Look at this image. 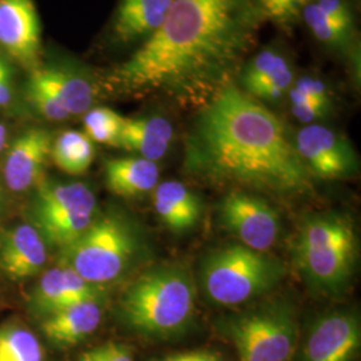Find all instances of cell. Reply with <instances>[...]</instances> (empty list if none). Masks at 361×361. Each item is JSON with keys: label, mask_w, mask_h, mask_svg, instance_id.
I'll list each match as a JSON object with an SVG mask.
<instances>
[{"label": "cell", "mask_w": 361, "mask_h": 361, "mask_svg": "<svg viewBox=\"0 0 361 361\" xmlns=\"http://www.w3.org/2000/svg\"><path fill=\"white\" fill-rule=\"evenodd\" d=\"M27 219L46 245L59 252L89 229L98 216L97 198L82 182L58 183L43 180L34 188Z\"/></svg>", "instance_id": "ba28073f"}, {"label": "cell", "mask_w": 361, "mask_h": 361, "mask_svg": "<svg viewBox=\"0 0 361 361\" xmlns=\"http://www.w3.org/2000/svg\"><path fill=\"white\" fill-rule=\"evenodd\" d=\"M94 145L85 133L65 131L51 146L54 164L68 174H83L94 161Z\"/></svg>", "instance_id": "7402d4cb"}, {"label": "cell", "mask_w": 361, "mask_h": 361, "mask_svg": "<svg viewBox=\"0 0 361 361\" xmlns=\"http://www.w3.org/2000/svg\"><path fill=\"white\" fill-rule=\"evenodd\" d=\"M30 304L32 312L43 319L68 305H73L67 295L62 267L52 268L40 277L31 293Z\"/></svg>", "instance_id": "603a6c76"}, {"label": "cell", "mask_w": 361, "mask_h": 361, "mask_svg": "<svg viewBox=\"0 0 361 361\" xmlns=\"http://www.w3.org/2000/svg\"><path fill=\"white\" fill-rule=\"evenodd\" d=\"M285 265L268 252L232 244L210 252L201 265V288L219 307H237L264 296L284 279Z\"/></svg>", "instance_id": "8992f818"}, {"label": "cell", "mask_w": 361, "mask_h": 361, "mask_svg": "<svg viewBox=\"0 0 361 361\" xmlns=\"http://www.w3.org/2000/svg\"><path fill=\"white\" fill-rule=\"evenodd\" d=\"M0 361H44V352L26 326L7 324L0 328Z\"/></svg>", "instance_id": "cb8c5ba5"}, {"label": "cell", "mask_w": 361, "mask_h": 361, "mask_svg": "<svg viewBox=\"0 0 361 361\" xmlns=\"http://www.w3.org/2000/svg\"><path fill=\"white\" fill-rule=\"evenodd\" d=\"M80 361H134L131 352L116 343H106L101 347L85 352Z\"/></svg>", "instance_id": "4dcf8cb0"}, {"label": "cell", "mask_w": 361, "mask_h": 361, "mask_svg": "<svg viewBox=\"0 0 361 361\" xmlns=\"http://www.w3.org/2000/svg\"><path fill=\"white\" fill-rule=\"evenodd\" d=\"M197 288L183 262L158 264L138 276L119 298V313L130 329L150 338L180 335L193 322Z\"/></svg>", "instance_id": "3957f363"}, {"label": "cell", "mask_w": 361, "mask_h": 361, "mask_svg": "<svg viewBox=\"0 0 361 361\" xmlns=\"http://www.w3.org/2000/svg\"><path fill=\"white\" fill-rule=\"evenodd\" d=\"M101 300L82 301L42 320V332L56 347L68 348L83 341L99 326L104 310Z\"/></svg>", "instance_id": "2e32d148"}, {"label": "cell", "mask_w": 361, "mask_h": 361, "mask_svg": "<svg viewBox=\"0 0 361 361\" xmlns=\"http://www.w3.org/2000/svg\"><path fill=\"white\" fill-rule=\"evenodd\" d=\"M360 344L359 314L355 310H332L310 326L300 361H355Z\"/></svg>", "instance_id": "8fae6325"}, {"label": "cell", "mask_w": 361, "mask_h": 361, "mask_svg": "<svg viewBox=\"0 0 361 361\" xmlns=\"http://www.w3.org/2000/svg\"><path fill=\"white\" fill-rule=\"evenodd\" d=\"M332 104H320V102H300V104H292V114L296 119L302 123L312 125L314 121H319L324 116H328L331 111Z\"/></svg>", "instance_id": "1f68e13d"}, {"label": "cell", "mask_w": 361, "mask_h": 361, "mask_svg": "<svg viewBox=\"0 0 361 361\" xmlns=\"http://www.w3.org/2000/svg\"><path fill=\"white\" fill-rule=\"evenodd\" d=\"M13 98V74L7 62L0 58V107L8 104Z\"/></svg>", "instance_id": "d6a6232c"}, {"label": "cell", "mask_w": 361, "mask_h": 361, "mask_svg": "<svg viewBox=\"0 0 361 361\" xmlns=\"http://www.w3.org/2000/svg\"><path fill=\"white\" fill-rule=\"evenodd\" d=\"M222 332L238 361H292L298 347L296 310L281 298L225 319Z\"/></svg>", "instance_id": "52a82bcc"}, {"label": "cell", "mask_w": 361, "mask_h": 361, "mask_svg": "<svg viewBox=\"0 0 361 361\" xmlns=\"http://www.w3.org/2000/svg\"><path fill=\"white\" fill-rule=\"evenodd\" d=\"M297 271L312 290L326 297L348 292L359 259L353 221L337 212L313 213L302 219L293 244Z\"/></svg>", "instance_id": "277c9868"}, {"label": "cell", "mask_w": 361, "mask_h": 361, "mask_svg": "<svg viewBox=\"0 0 361 361\" xmlns=\"http://www.w3.org/2000/svg\"><path fill=\"white\" fill-rule=\"evenodd\" d=\"M314 4L322 13L337 26L355 31L353 13L345 0H314Z\"/></svg>", "instance_id": "f546056e"}, {"label": "cell", "mask_w": 361, "mask_h": 361, "mask_svg": "<svg viewBox=\"0 0 361 361\" xmlns=\"http://www.w3.org/2000/svg\"><path fill=\"white\" fill-rule=\"evenodd\" d=\"M123 119V116L107 107L90 109L83 118L85 134L92 142L116 146Z\"/></svg>", "instance_id": "484cf974"}, {"label": "cell", "mask_w": 361, "mask_h": 361, "mask_svg": "<svg viewBox=\"0 0 361 361\" xmlns=\"http://www.w3.org/2000/svg\"><path fill=\"white\" fill-rule=\"evenodd\" d=\"M183 170L234 190L281 198L314 193L288 126L234 83L200 107L185 137Z\"/></svg>", "instance_id": "7a4b0ae2"}, {"label": "cell", "mask_w": 361, "mask_h": 361, "mask_svg": "<svg viewBox=\"0 0 361 361\" xmlns=\"http://www.w3.org/2000/svg\"><path fill=\"white\" fill-rule=\"evenodd\" d=\"M30 82L49 91L70 116L86 114L95 99V89L89 78L65 67L35 68Z\"/></svg>", "instance_id": "e0dca14e"}, {"label": "cell", "mask_w": 361, "mask_h": 361, "mask_svg": "<svg viewBox=\"0 0 361 361\" xmlns=\"http://www.w3.org/2000/svg\"><path fill=\"white\" fill-rule=\"evenodd\" d=\"M301 18L310 27L314 38L320 40L328 49L345 54L350 50L355 31L337 26L317 8L314 1L304 8Z\"/></svg>", "instance_id": "d4e9b609"}, {"label": "cell", "mask_w": 361, "mask_h": 361, "mask_svg": "<svg viewBox=\"0 0 361 361\" xmlns=\"http://www.w3.org/2000/svg\"><path fill=\"white\" fill-rule=\"evenodd\" d=\"M241 89L258 101L276 102L295 83V71L284 52L267 47L246 59L240 74Z\"/></svg>", "instance_id": "5bb4252c"}, {"label": "cell", "mask_w": 361, "mask_h": 361, "mask_svg": "<svg viewBox=\"0 0 361 361\" xmlns=\"http://www.w3.org/2000/svg\"><path fill=\"white\" fill-rule=\"evenodd\" d=\"M290 104L300 102H320V104H332L331 94L326 85L317 78L304 77L297 79L288 91Z\"/></svg>", "instance_id": "83f0119b"}, {"label": "cell", "mask_w": 361, "mask_h": 361, "mask_svg": "<svg viewBox=\"0 0 361 361\" xmlns=\"http://www.w3.org/2000/svg\"><path fill=\"white\" fill-rule=\"evenodd\" d=\"M47 245L30 224L0 232V271L13 280L37 276L47 262Z\"/></svg>", "instance_id": "9a60e30c"}, {"label": "cell", "mask_w": 361, "mask_h": 361, "mask_svg": "<svg viewBox=\"0 0 361 361\" xmlns=\"http://www.w3.org/2000/svg\"><path fill=\"white\" fill-rule=\"evenodd\" d=\"M153 205L161 222L170 232L185 233L200 222L201 200L180 180H165L153 190Z\"/></svg>", "instance_id": "ac0fdd59"}, {"label": "cell", "mask_w": 361, "mask_h": 361, "mask_svg": "<svg viewBox=\"0 0 361 361\" xmlns=\"http://www.w3.org/2000/svg\"><path fill=\"white\" fill-rule=\"evenodd\" d=\"M219 219L240 244L258 252H268L281 232L277 210L264 198L243 190H233L222 200Z\"/></svg>", "instance_id": "9c48e42d"}, {"label": "cell", "mask_w": 361, "mask_h": 361, "mask_svg": "<svg viewBox=\"0 0 361 361\" xmlns=\"http://www.w3.org/2000/svg\"><path fill=\"white\" fill-rule=\"evenodd\" d=\"M297 152L312 177L345 180L359 173V157L348 140L323 125L312 123L295 137Z\"/></svg>", "instance_id": "30bf717a"}, {"label": "cell", "mask_w": 361, "mask_h": 361, "mask_svg": "<svg viewBox=\"0 0 361 361\" xmlns=\"http://www.w3.org/2000/svg\"><path fill=\"white\" fill-rule=\"evenodd\" d=\"M107 189L122 198H138L150 193L159 183L157 162L141 157L109 159L104 164Z\"/></svg>", "instance_id": "ffe728a7"}, {"label": "cell", "mask_w": 361, "mask_h": 361, "mask_svg": "<svg viewBox=\"0 0 361 361\" xmlns=\"http://www.w3.org/2000/svg\"><path fill=\"white\" fill-rule=\"evenodd\" d=\"M158 361H222L219 353L212 350H189L168 356Z\"/></svg>", "instance_id": "836d02e7"}, {"label": "cell", "mask_w": 361, "mask_h": 361, "mask_svg": "<svg viewBox=\"0 0 361 361\" xmlns=\"http://www.w3.org/2000/svg\"><path fill=\"white\" fill-rule=\"evenodd\" d=\"M27 98L40 116L50 121H65L70 116L65 107L59 104L49 91L39 87L38 85L30 80L27 83Z\"/></svg>", "instance_id": "f1b7e54d"}, {"label": "cell", "mask_w": 361, "mask_h": 361, "mask_svg": "<svg viewBox=\"0 0 361 361\" xmlns=\"http://www.w3.org/2000/svg\"><path fill=\"white\" fill-rule=\"evenodd\" d=\"M256 0H171L162 25L109 75L126 95L202 106L234 83L257 44Z\"/></svg>", "instance_id": "6da1fadb"}, {"label": "cell", "mask_w": 361, "mask_h": 361, "mask_svg": "<svg viewBox=\"0 0 361 361\" xmlns=\"http://www.w3.org/2000/svg\"><path fill=\"white\" fill-rule=\"evenodd\" d=\"M314 0H256L264 20L280 27H293L301 19L302 11Z\"/></svg>", "instance_id": "4316f807"}, {"label": "cell", "mask_w": 361, "mask_h": 361, "mask_svg": "<svg viewBox=\"0 0 361 361\" xmlns=\"http://www.w3.org/2000/svg\"><path fill=\"white\" fill-rule=\"evenodd\" d=\"M0 46L20 65L37 66L40 26L34 0H0Z\"/></svg>", "instance_id": "7c38bea8"}, {"label": "cell", "mask_w": 361, "mask_h": 361, "mask_svg": "<svg viewBox=\"0 0 361 361\" xmlns=\"http://www.w3.org/2000/svg\"><path fill=\"white\" fill-rule=\"evenodd\" d=\"M51 146V135L46 130L30 129L20 134L6 155L3 174L7 188L16 193L35 188L43 180Z\"/></svg>", "instance_id": "4fadbf2b"}, {"label": "cell", "mask_w": 361, "mask_h": 361, "mask_svg": "<svg viewBox=\"0 0 361 361\" xmlns=\"http://www.w3.org/2000/svg\"><path fill=\"white\" fill-rule=\"evenodd\" d=\"M171 0H150L129 10H116L113 35L121 43L145 42L150 38L166 18Z\"/></svg>", "instance_id": "44dd1931"}, {"label": "cell", "mask_w": 361, "mask_h": 361, "mask_svg": "<svg viewBox=\"0 0 361 361\" xmlns=\"http://www.w3.org/2000/svg\"><path fill=\"white\" fill-rule=\"evenodd\" d=\"M147 256L142 228L125 213L107 212L98 213L89 229L59 252V265L91 284L104 286L128 276Z\"/></svg>", "instance_id": "5b68a950"}, {"label": "cell", "mask_w": 361, "mask_h": 361, "mask_svg": "<svg viewBox=\"0 0 361 361\" xmlns=\"http://www.w3.org/2000/svg\"><path fill=\"white\" fill-rule=\"evenodd\" d=\"M7 141V129L3 123H0V152L4 149Z\"/></svg>", "instance_id": "e575fe53"}, {"label": "cell", "mask_w": 361, "mask_h": 361, "mask_svg": "<svg viewBox=\"0 0 361 361\" xmlns=\"http://www.w3.org/2000/svg\"><path fill=\"white\" fill-rule=\"evenodd\" d=\"M173 135V125L165 116L125 118L116 146L157 162L168 154Z\"/></svg>", "instance_id": "d6986e66"}, {"label": "cell", "mask_w": 361, "mask_h": 361, "mask_svg": "<svg viewBox=\"0 0 361 361\" xmlns=\"http://www.w3.org/2000/svg\"><path fill=\"white\" fill-rule=\"evenodd\" d=\"M4 205H6V195H4L3 190H1V188H0V213L3 212Z\"/></svg>", "instance_id": "d590c367"}]
</instances>
